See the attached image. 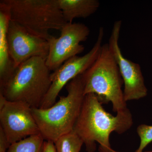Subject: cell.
I'll use <instances>...</instances> for the list:
<instances>
[{
  "mask_svg": "<svg viewBox=\"0 0 152 152\" xmlns=\"http://www.w3.org/2000/svg\"><path fill=\"white\" fill-rule=\"evenodd\" d=\"M97 96L94 94L85 96L80 113L73 131L83 142L88 152L96 151V142L99 145V152H115L110 142L113 132L119 134L130 129L133 124L130 111L117 114L107 113Z\"/></svg>",
  "mask_w": 152,
  "mask_h": 152,
  "instance_id": "cell-1",
  "label": "cell"
},
{
  "mask_svg": "<svg viewBox=\"0 0 152 152\" xmlns=\"http://www.w3.org/2000/svg\"><path fill=\"white\" fill-rule=\"evenodd\" d=\"M67 95L46 109L32 108V112L46 141L55 142L58 139L73 131L83 103L85 95L82 75L69 82Z\"/></svg>",
  "mask_w": 152,
  "mask_h": 152,
  "instance_id": "cell-2",
  "label": "cell"
},
{
  "mask_svg": "<svg viewBox=\"0 0 152 152\" xmlns=\"http://www.w3.org/2000/svg\"><path fill=\"white\" fill-rule=\"evenodd\" d=\"M51 71L46 60L35 57L14 69L0 94L7 101L22 102L31 108H40L52 84Z\"/></svg>",
  "mask_w": 152,
  "mask_h": 152,
  "instance_id": "cell-3",
  "label": "cell"
},
{
  "mask_svg": "<svg viewBox=\"0 0 152 152\" xmlns=\"http://www.w3.org/2000/svg\"><path fill=\"white\" fill-rule=\"evenodd\" d=\"M82 76L85 96L94 94L102 103L111 102L117 114L130 111L122 89L124 81L108 43L102 45L97 58Z\"/></svg>",
  "mask_w": 152,
  "mask_h": 152,
  "instance_id": "cell-4",
  "label": "cell"
},
{
  "mask_svg": "<svg viewBox=\"0 0 152 152\" xmlns=\"http://www.w3.org/2000/svg\"><path fill=\"white\" fill-rule=\"evenodd\" d=\"M11 20L28 32L48 41L50 30L61 31L66 22L58 0H5Z\"/></svg>",
  "mask_w": 152,
  "mask_h": 152,
  "instance_id": "cell-5",
  "label": "cell"
},
{
  "mask_svg": "<svg viewBox=\"0 0 152 152\" xmlns=\"http://www.w3.org/2000/svg\"><path fill=\"white\" fill-rule=\"evenodd\" d=\"M0 122L10 145L40 134L32 108L22 102L7 101L1 94Z\"/></svg>",
  "mask_w": 152,
  "mask_h": 152,
  "instance_id": "cell-6",
  "label": "cell"
},
{
  "mask_svg": "<svg viewBox=\"0 0 152 152\" xmlns=\"http://www.w3.org/2000/svg\"><path fill=\"white\" fill-rule=\"evenodd\" d=\"M60 31L59 37L51 35L48 40L49 51L46 64L53 72L84 51V47L80 43L86 40L90 33L88 27L81 23H66Z\"/></svg>",
  "mask_w": 152,
  "mask_h": 152,
  "instance_id": "cell-7",
  "label": "cell"
},
{
  "mask_svg": "<svg viewBox=\"0 0 152 152\" xmlns=\"http://www.w3.org/2000/svg\"><path fill=\"white\" fill-rule=\"evenodd\" d=\"M104 37V28L100 27L97 40L89 52L82 56H77L69 59L52 73L51 86L39 108H48L53 105L65 86L92 65L99 54Z\"/></svg>",
  "mask_w": 152,
  "mask_h": 152,
  "instance_id": "cell-8",
  "label": "cell"
},
{
  "mask_svg": "<svg viewBox=\"0 0 152 152\" xmlns=\"http://www.w3.org/2000/svg\"><path fill=\"white\" fill-rule=\"evenodd\" d=\"M121 21L114 23L108 45L116 62L124 84V98L126 102L138 100L148 94L141 69L139 64L125 58L119 45Z\"/></svg>",
  "mask_w": 152,
  "mask_h": 152,
  "instance_id": "cell-9",
  "label": "cell"
},
{
  "mask_svg": "<svg viewBox=\"0 0 152 152\" xmlns=\"http://www.w3.org/2000/svg\"><path fill=\"white\" fill-rule=\"evenodd\" d=\"M7 38L9 54L14 69L33 57L46 60L49 51L48 41L34 35L11 20Z\"/></svg>",
  "mask_w": 152,
  "mask_h": 152,
  "instance_id": "cell-10",
  "label": "cell"
},
{
  "mask_svg": "<svg viewBox=\"0 0 152 152\" xmlns=\"http://www.w3.org/2000/svg\"><path fill=\"white\" fill-rule=\"evenodd\" d=\"M10 20V7L5 0H2L0 2V87L6 83L15 69L8 45V30Z\"/></svg>",
  "mask_w": 152,
  "mask_h": 152,
  "instance_id": "cell-11",
  "label": "cell"
},
{
  "mask_svg": "<svg viewBox=\"0 0 152 152\" xmlns=\"http://www.w3.org/2000/svg\"><path fill=\"white\" fill-rule=\"evenodd\" d=\"M66 23H73L76 18H86L97 10L100 7L98 0H58Z\"/></svg>",
  "mask_w": 152,
  "mask_h": 152,
  "instance_id": "cell-12",
  "label": "cell"
},
{
  "mask_svg": "<svg viewBox=\"0 0 152 152\" xmlns=\"http://www.w3.org/2000/svg\"><path fill=\"white\" fill-rule=\"evenodd\" d=\"M45 140L40 134L11 144L7 152H43Z\"/></svg>",
  "mask_w": 152,
  "mask_h": 152,
  "instance_id": "cell-13",
  "label": "cell"
},
{
  "mask_svg": "<svg viewBox=\"0 0 152 152\" xmlns=\"http://www.w3.org/2000/svg\"><path fill=\"white\" fill-rule=\"evenodd\" d=\"M54 144L56 152H80L84 143L73 131L58 139Z\"/></svg>",
  "mask_w": 152,
  "mask_h": 152,
  "instance_id": "cell-14",
  "label": "cell"
},
{
  "mask_svg": "<svg viewBox=\"0 0 152 152\" xmlns=\"http://www.w3.org/2000/svg\"><path fill=\"white\" fill-rule=\"evenodd\" d=\"M137 132L140 142L135 152H142L146 147L152 142V126L140 125L137 128Z\"/></svg>",
  "mask_w": 152,
  "mask_h": 152,
  "instance_id": "cell-15",
  "label": "cell"
},
{
  "mask_svg": "<svg viewBox=\"0 0 152 152\" xmlns=\"http://www.w3.org/2000/svg\"><path fill=\"white\" fill-rule=\"evenodd\" d=\"M10 145L2 129L0 128V152H7Z\"/></svg>",
  "mask_w": 152,
  "mask_h": 152,
  "instance_id": "cell-16",
  "label": "cell"
},
{
  "mask_svg": "<svg viewBox=\"0 0 152 152\" xmlns=\"http://www.w3.org/2000/svg\"><path fill=\"white\" fill-rule=\"evenodd\" d=\"M43 152H56L54 143L51 141L45 140Z\"/></svg>",
  "mask_w": 152,
  "mask_h": 152,
  "instance_id": "cell-17",
  "label": "cell"
},
{
  "mask_svg": "<svg viewBox=\"0 0 152 152\" xmlns=\"http://www.w3.org/2000/svg\"><path fill=\"white\" fill-rule=\"evenodd\" d=\"M152 152V151H150V152Z\"/></svg>",
  "mask_w": 152,
  "mask_h": 152,
  "instance_id": "cell-18",
  "label": "cell"
},
{
  "mask_svg": "<svg viewBox=\"0 0 152 152\" xmlns=\"http://www.w3.org/2000/svg\"><path fill=\"white\" fill-rule=\"evenodd\" d=\"M115 152H118L115 151Z\"/></svg>",
  "mask_w": 152,
  "mask_h": 152,
  "instance_id": "cell-19",
  "label": "cell"
}]
</instances>
